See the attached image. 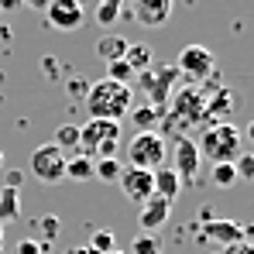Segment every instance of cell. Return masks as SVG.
I'll use <instances>...</instances> for the list:
<instances>
[{
    "instance_id": "obj_12",
    "label": "cell",
    "mask_w": 254,
    "mask_h": 254,
    "mask_svg": "<svg viewBox=\"0 0 254 254\" xmlns=\"http://www.w3.org/2000/svg\"><path fill=\"white\" fill-rule=\"evenodd\" d=\"M172 158H175V175L179 179H186V182H192L196 179V172H199V148H196V141L189 137V134H182L179 141H175V151H172Z\"/></svg>"
},
{
    "instance_id": "obj_6",
    "label": "cell",
    "mask_w": 254,
    "mask_h": 254,
    "mask_svg": "<svg viewBox=\"0 0 254 254\" xmlns=\"http://www.w3.org/2000/svg\"><path fill=\"white\" fill-rule=\"evenodd\" d=\"M172 121L192 127V124H203L206 121V96L199 86H182L172 100Z\"/></svg>"
},
{
    "instance_id": "obj_21",
    "label": "cell",
    "mask_w": 254,
    "mask_h": 254,
    "mask_svg": "<svg viewBox=\"0 0 254 254\" xmlns=\"http://www.w3.org/2000/svg\"><path fill=\"white\" fill-rule=\"evenodd\" d=\"M121 172H124V165H121L117 158H96V162H93V179L117 182V179H121Z\"/></svg>"
},
{
    "instance_id": "obj_18",
    "label": "cell",
    "mask_w": 254,
    "mask_h": 254,
    "mask_svg": "<svg viewBox=\"0 0 254 254\" xmlns=\"http://www.w3.org/2000/svg\"><path fill=\"white\" fill-rule=\"evenodd\" d=\"M124 14V0H96V21L100 28H114Z\"/></svg>"
},
{
    "instance_id": "obj_23",
    "label": "cell",
    "mask_w": 254,
    "mask_h": 254,
    "mask_svg": "<svg viewBox=\"0 0 254 254\" xmlns=\"http://www.w3.org/2000/svg\"><path fill=\"white\" fill-rule=\"evenodd\" d=\"M210 179H213V186L230 189V186L237 182V169H234V162H220V165H213V169H210Z\"/></svg>"
},
{
    "instance_id": "obj_37",
    "label": "cell",
    "mask_w": 254,
    "mask_h": 254,
    "mask_svg": "<svg viewBox=\"0 0 254 254\" xmlns=\"http://www.w3.org/2000/svg\"><path fill=\"white\" fill-rule=\"evenodd\" d=\"M7 186L17 189V186H21V175H17V172H7Z\"/></svg>"
},
{
    "instance_id": "obj_8",
    "label": "cell",
    "mask_w": 254,
    "mask_h": 254,
    "mask_svg": "<svg viewBox=\"0 0 254 254\" xmlns=\"http://www.w3.org/2000/svg\"><path fill=\"white\" fill-rule=\"evenodd\" d=\"M141 83L148 86V100H151V107H165L172 96V86L179 83V69L175 65H158V69H144L141 72Z\"/></svg>"
},
{
    "instance_id": "obj_38",
    "label": "cell",
    "mask_w": 254,
    "mask_h": 254,
    "mask_svg": "<svg viewBox=\"0 0 254 254\" xmlns=\"http://www.w3.org/2000/svg\"><path fill=\"white\" fill-rule=\"evenodd\" d=\"M69 254H100V251H93V248L86 244V248H76V251H69Z\"/></svg>"
},
{
    "instance_id": "obj_24",
    "label": "cell",
    "mask_w": 254,
    "mask_h": 254,
    "mask_svg": "<svg viewBox=\"0 0 254 254\" xmlns=\"http://www.w3.org/2000/svg\"><path fill=\"white\" fill-rule=\"evenodd\" d=\"M158 121H162V110H158V107H151V103H144V107H137V110H134V124L141 127V130H155Z\"/></svg>"
},
{
    "instance_id": "obj_3",
    "label": "cell",
    "mask_w": 254,
    "mask_h": 254,
    "mask_svg": "<svg viewBox=\"0 0 254 254\" xmlns=\"http://www.w3.org/2000/svg\"><path fill=\"white\" fill-rule=\"evenodd\" d=\"M127 162L134 165V169H162V162H165V141H162V134L158 130H137L134 137H130V144H127Z\"/></svg>"
},
{
    "instance_id": "obj_10",
    "label": "cell",
    "mask_w": 254,
    "mask_h": 254,
    "mask_svg": "<svg viewBox=\"0 0 254 254\" xmlns=\"http://www.w3.org/2000/svg\"><path fill=\"white\" fill-rule=\"evenodd\" d=\"M117 186H121V192H124L130 203H148L151 196H155V179H151V172L148 169H134V165H127L121 172V179H117Z\"/></svg>"
},
{
    "instance_id": "obj_15",
    "label": "cell",
    "mask_w": 254,
    "mask_h": 254,
    "mask_svg": "<svg viewBox=\"0 0 254 254\" xmlns=\"http://www.w3.org/2000/svg\"><path fill=\"white\" fill-rule=\"evenodd\" d=\"M151 179H155V196L165 199V203H175V196L182 189V179L175 175V169H155Z\"/></svg>"
},
{
    "instance_id": "obj_11",
    "label": "cell",
    "mask_w": 254,
    "mask_h": 254,
    "mask_svg": "<svg viewBox=\"0 0 254 254\" xmlns=\"http://www.w3.org/2000/svg\"><path fill=\"white\" fill-rule=\"evenodd\" d=\"M124 10L144 28H162L172 17V0H124Z\"/></svg>"
},
{
    "instance_id": "obj_26",
    "label": "cell",
    "mask_w": 254,
    "mask_h": 254,
    "mask_svg": "<svg viewBox=\"0 0 254 254\" xmlns=\"http://www.w3.org/2000/svg\"><path fill=\"white\" fill-rule=\"evenodd\" d=\"M230 107H234V93H230V89H220V96H216V100H206V114H213L216 121H220V117H227V114H230Z\"/></svg>"
},
{
    "instance_id": "obj_9",
    "label": "cell",
    "mask_w": 254,
    "mask_h": 254,
    "mask_svg": "<svg viewBox=\"0 0 254 254\" xmlns=\"http://www.w3.org/2000/svg\"><path fill=\"white\" fill-rule=\"evenodd\" d=\"M45 17L55 31H79L86 21L83 14V0H52L45 7Z\"/></svg>"
},
{
    "instance_id": "obj_4",
    "label": "cell",
    "mask_w": 254,
    "mask_h": 254,
    "mask_svg": "<svg viewBox=\"0 0 254 254\" xmlns=\"http://www.w3.org/2000/svg\"><path fill=\"white\" fill-rule=\"evenodd\" d=\"M31 175L45 182V186H55L65 179V151H59L55 144H38L31 151V162H28Z\"/></svg>"
},
{
    "instance_id": "obj_19",
    "label": "cell",
    "mask_w": 254,
    "mask_h": 254,
    "mask_svg": "<svg viewBox=\"0 0 254 254\" xmlns=\"http://www.w3.org/2000/svg\"><path fill=\"white\" fill-rule=\"evenodd\" d=\"M151 59H155V52H151L148 45H127V52H124V62L134 69V72L151 69Z\"/></svg>"
},
{
    "instance_id": "obj_2",
    "label": "cell",
    "mask_w": 254,
    "mask_h": 254,
    "mask_svg": "<svg viewBox=\"0 0 254 254\" xmlns=\"http://www.w3.org/2000/svg\"><path fill=\"white\" fill-rule=\"evenodd\" d=\"M241 144H244L241 127L227 124V121H216V124H210L206 130H203V137L196 141L199 158H210L213 165H220V162H237Z\"/></svg>"
},
{
    "instance_id": "obj_41",
    "label": "cell",
    "mask_w": 254,
    "mask_h": 254,
    "mask_svg": "<svg viewBox=\"0 0 254 254\" xmlns=\"http://www.w3.org/2000/svg\"><path fill=\"white\" fill-rule=\"evenodd\" d=\"M0 169H3V155H0Z\"/></svg>"
},
{
    "instance_id": "obj_29",
    "label": "cell",
    "mask_w": 254,
    "mask_h": 254,
    "mask_svg": "<svg viewBox=\"0 0 254 254\" xmlns=\"http://www.w3.org/2000/svg\"><path fill=\"white\" fill-rule=\"evenodd\" d=\"M234 169H237V179L241 182H254V155H237Z\"/></svg>"
},
{
    "instance_id": "obj_35",
    "label": "cell",
    "mask_w": 254,
    "mask_h": 254,
    "mask_svg": "<svg viewBox=\"0 0 254 254\" xmlns=\"http://www.w3.org/2000/svg\"><path fill=\"white\" fill-rule=\"evenodd\" d=\"M21 3H24V7H31V10H45L52 0H21Z\"/></svg>"
},
{
    "instance_id": "obj_7",
    "label": "cell",
    "mask_w": 254,
    "mask_h": 254,
    "mask_svg": "<svg viewBox=\"0 0 254 254\" xmlns=\"http://www.w3.org/2000/svg\"><path fill=\"white\" fill-rule=\"evenodd\" d=\"M121 141V121H103V117H89L79 127V148L83 151H100L103 144H117Z\"/></svg>"
},
{
    "instance_id": "obj_28",
    "label": "cell",
    "mask_w": 254,
    "mask_h": 254,
    "mask_svg": "<svg viewBox=\"0 0 254 254\" xmlns=\"http://www.w3.org/2000/svg\"><path fill=\"white\" fill-rule=\"evenodd\" d=\"M89 248H93V251H100V254H110V251H117V241H114V234H110V230H96V234H93V241H89Z\"/></svg>"
},
{
    "instance_id": "obj_1",
    "label": "cell",
    "mask_w": 254,
    "mask_h": 254,
    "mask_svg": "<svg viewBox=\"0 0 254 254\" xmlns=\"http://www.w3.org/2000/svg\"><path fill=\"white\" fill-rule=\"evenodd\" d=\"M86 110L89 117H103V121H121L130 114V103H134V86L114 83V79H100V83H89L86 89Z\"/></svg>"
},
{
    "instance_id": "obj_34",
    "label": "cell",
    "mask_w": 254,
    "mask_h": 254,
    "mask_svg": "<svg viewBox=\"0 0 254 254\" xmlns=\"http://www.w3.org/2000/svg\"><path fill=\"white\" fill-rule=\"evenodd\" d=\"M17 7H21V0H0V14H10Z\"/></svg>"
},
{
    "instance_id": "obj_30",
    "label": "cell",
    "mask_w": 254,
    "mask_h": 254,
    "mask_svg": "<svg viewBox=\"0 0 254 254\" xmlns=\"http://www.w3.org/2000/svg\"><path fill=\"white\" fill-rule=\"evenodd\" d=\"M35 227H38V234H42L45 241H55V237H59V216H52V213H48V216H42ZM45 241H42V244H45Z\"/></svg>"
},
{
    "instance_id": "obj_42",
    "label": "cell",
    "mask_w": 254,
    "mask_h": 254,
    "mask_svg": "<svg viewBox=\"0 0 254 254\" xmlns=\"http://www.w3.org/2000/svg\"><path fill=\"white\" fill-rule=\"evenodd\" d=\"M110 254H124V251H110Z\"/></svg>"
},
{
    "instance_id": "obj_25",
    "label": "cell",
    "mask_w": 254,
    "mask_h": 254,
    "mask_svg": "<svg viewBox=\"0 0 254 254\" xmlns=\"http://www.w3.org/2000/svg\"><path fill=\"white\" fill-rule=\"evenodd\" d=\"M134 69L127 65L124 59H117V62H107V79H114V83H124V86H130L134 83Z\"/></svg>"
},
{
    "instance_id": "obj_27",
    "label": "cell",
    "mask_w": 254,
    "mask_h": 254,
    "mask_svg": "<svg viewBox=\"0 0 254 254\" xmlns=\"http://www.w3.org/2000/svg\"><path fill=\"white\" fill-rule=\"evenodd\" d=\"M130 251H134V254H162V244H158V237H151V234H141V237H134Z\"/></svg>"
},
{
    "instance_id": "obj_5",
    "label": "cell",
    "mask_w": 254,
    "mask_h": 254,
    "mask_svg": "<svg viewBox=\"0 0 254 254\" xmlns=\"http://www.w3.org/2000/svg\"><path fill=\"white\" fill-rule=\"evenodd\" d=\"M175 69H179V76H186L192 83H203V79H210V72L216 69V55H213L206 45H186L179 52Z\"/></svg>"
},
{
    "instance_id": "obj_32",
    "label": "cell",
    "mask_w": 254,
    "mask_h": 254,
    "mask_svg": "<svg viewBox=\"0 0 254 254\" xmlns=\"http://www.w3.org/2000/svg\"><path fill=\"white\" fill-rule=\"evenodd\" d=\"M223 254H254V244L251 241H237V244L223 248Z\"/></svg>"
},
{
    "instance_id": "obj_22",
    "label": "cell",
    "mask_w": 254,
    "mask_h": 254,
    "mask_svg": "<svg viewBox=\"0 0 254 254\" xmlns=\"http://www.w3.org/2000/svg\"><path fill=\"white\" fill-rule=\"evenodd\" d=\"M59 151H76L79 148V127L76 124H62L55 130V141H52Z\"/></svg>"
},
{
    "instance_id": "obj_13",
    "label": "cell",
    "mask_w": 254,
    "mask_h": 254,
    "mask_svg": "<svg viewBox=\"0 0 254 254\" xmlns=\"http://www.w3.org/2000/svg\"><path fill=\"white\" fill-rule=\"evenodd\" d=\"M203 237L223 244V248H230V244H237V241H248V237H244V227H241L237 220H206V223H203Z\"/></svg>"
},
{
    "instance_id": "obj_31",
    "label": "cell",
    "mask_w": 254,
    "mask_h": 254,
    "mask_svg": "<svg viewBox=\"0 0 254 254\" xmlns=\"http://www.w3.org/2000/svg\"><path fill=\"white\" fill-rule=\"evenodd\" d=\"M45 251H48V244H42V241H31V237H28V241H21V244L14 248V254H45Z\"/></svg>"
},
{
    "instance_id": "obj_40",
    "label": "cell",
    "mask_w": 254,
    "mask_h": 254,
    "mask_svg": "<svg viewBox=\"0 0 254 254\" xmlns=\"http://www.w3.org/2000/svg\"><path fill=\"white\" fill-rule=\"evenodd\" d=\"M0 244H3V227H0Z\"/></svg>"
},
{
    "instance_id": "obj_36",
    "label": "cell",
    "mask_w": 254,
    "mask_h": 254,
    "mask_svg": "<svg viewBox=\"0 0 254 254\" xmlns=\"http://www.w3.org/2000/svg\"><path fill=\"white\" fill-rule=\"evenodd\" d=\"M45 72H48V76H59V62H55V59H52V55H48V59H45Z\"/></svg>"
},
{
    "instance_id": "obj_33",
    "label": "cell",
    "mask_w": 254,
    "mask_h": 254,
    "mask_svg": "<svg viewBox=\"0 0 254 254\" xmlns=\"http://www.w3.org/2000/svg\"><path fill=\"white\" fill-rule=\"evenodd\" d=\"M86 89H89V83H83V79H72L69 83V93H76V96H86Z\"/></svg>"
},
{
    "instance_id": "obj_20",
    "label": "cell",
    "mask_w": 254,
    "mask_h": 254,
    "mask_svg": "<svg viewBox=\"0 0 254 254\" xmlns=\"http://www.w3.org/2000/svg\"><path fill=\"white\" fill-rule=\"evenodd\" d=\"M65 179H76V182L93 179V162H89L86 155H72V158H65Z\"/></svg>"
},
{
    "instance_id": "obj_39",
    "label": "cell",
    "mask_w": 254,
    "mask_h": 254,
    "mask_svg": "<svg viewBox=\"0 0 254 254\" xmlns=\"http://www.w3.org/2000/svg\"><path fill=\"white\" fill-rule=\"evenodd\" d=\"M244 137H248V141H251V144H254V121H251V124H248V130H244Z\"/></svg>"
},
{
    "instance_id": "obj_14",
    "label": "cell",
    "mask_w": 254,
    "mask_h": 254,
    "mask_svg": "<svg viewBox=\"0 0 254 254\" xmlns=\"http://www.w3.org/2000/svg\"><path fill=\"white\" fill-rule=\"evenodd\" d=\"M169 213H172V203L158 199V196H151V199L141 206L137 223H141V230H158V227H165V223H169Z\"/></svg>"
},
{
    "instance_id": "obj_16",
    "label": "cell",
    "mask_w": 254,
    "mask_h": 254,
    "mask_svg": "<svg viewBox=\"0 0 254 254\" xmlns=\"http://www.w3.org/2000/svg\"><path fill=\"white\" fill-rule=\"evenodd\" d=\"M127 38L124 35H103L100 42H96V55L103 59V62H117V59H124V52H127Z\"/></svg>"
},
{
    "instance_id": "obj_17",
    "label": "cell",
    "mask_w": 254,
    "mask_h": 254,
    "mask_svg": "<svg viewBox=\"0 0 254 254\" xmlns=\"http://www.w3.org/2000/svg\"><path fill=\"white\" fill-rule=\"evenodd\" d=\"M17 216H21V192L10 189V186H3L0 189V227L10 223V220H17Z\"/></svg>"
}]
</instances>
